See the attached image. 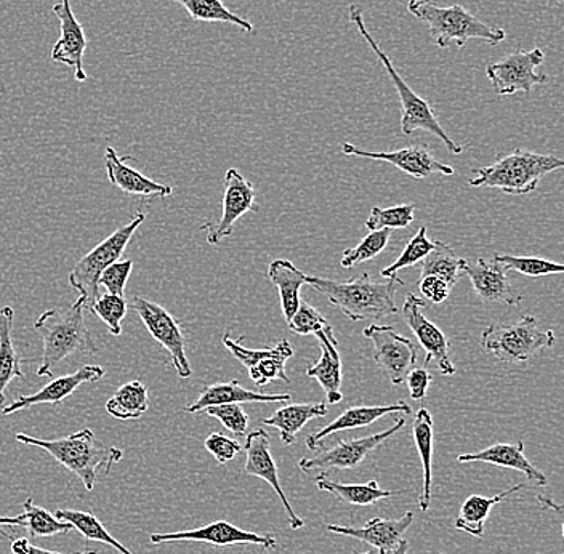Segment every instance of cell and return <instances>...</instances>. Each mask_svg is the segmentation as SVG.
Masks as SVG:
<instances>
[{"instance_id": "cell-1", "label": "cell", "mask_w": 564, "mask_h": 554, "mask_svg": "<svg viewBox=\"0 0 564 554\" xmlns=\"http://www.w3.org/2000/svg\"><path fill=\"white\" fill-rule=\"evenodd\" d=\"M84 308L86 303L79 296L73 305L47 309L35 321L34 330L42 338L39 377H53V369L70 356L79 352L95 355L98 351L94 337L87 329Z\"/></svg>"}, {"instance_id": "cell-2", "label": "cell", "mask_w": 564, "mask_h": 554, "mask_svg": "<svg viewBox=\"0 0 564 554\" xmlns=\"http://www.w3.org/2000/svg\"><path fill=\"white\" fill-rule=\"evenodd\" d=\"M308 285L352 323H359L398 313V289L403 287L404 281L394 276L386 282H373L369 273H365L347 282L308 276Z\"/></svg>"}, {"instance_id": "cell-3", "label": "cell", "mask_w": 564, "mask_h": 554, "mask_svg": "<svg viewBox=\"0 0 564 554\" xmlns=\"http://www.w3.org/2000/svg\"><path fill=\"white\" fill-rule=\"evenodd\" d=\"M17 441L48 452L62 467L80 479L88 492L97 486L98 472L101 469L105 475H109L111 468L123 458V452L119 447L105 446L88 428L58 439H39L20 433L17 434Z\"/></svg>"}, {"instance_id": "cell-4", "label": "cell", "mask_w": 564, "mask_h": 554, "mask_svg": "<svg viewBox=\"0 0 564 554\" xmlns=\"http://www.w3.org/2000/svg\"><path fill=\"white\" fill-rule=\"evenodd\" d=\"M408 10L417 20L429 24V34L433 44L438 48L456 45L464 48L470 39H481L489 45H497L506 41V31L489 26L465 7H443L435 0H409Z\"/></svg>"}, {"instance_id": "cell-5", "label": "cell", "mask_w": 564, "mask_h": 554, "mask_svg": "<svg viewBox=\"0 0 564 554\" xmlns=\"http://www.w3.org/2000/svg\"><path fill=\"white\" fill-rule=\"evenodd\" d=\"M350 21L358 28L359 34L365 37V41L368 42L370 51L376 53L388 77H390L391 83H393L394 88H397L398 97H400L401 101V109H403V116H401V133H403L404 137H411L415 130H425V132L438 137V139L443 141L444 146L449 150V153L456 154V156L464 153L460 144L451 139L446 130L441 127L433 106L430 105L425 98H422L421 95L412 90L411 86L401 77V74L394 69L390 56L379 47L376 39L372 37L368 26H366L365 13H362L361 7L350 6Z\"/></svg>"}, {"instance_id": "cell-6", "label": "cell", "mask_w": 564, "mask_h": 554, "mask_svg": "<svg viewBox=\"0 0 564 554\" xmlns=\"http://www.w3.org/2000/svg\"><path fill=\"white\" fill-rule=\"evenodd\" d=\"M563 167L564 162L560 157L514 150L506 156L497 157L488 167L475 169L468 186L496 188L511 196H523L538 189L545 175L562 171Z\"/></svg>"}, {"instance_id": "cell-7", "label": "cell", "mask_w": 564, "mask_h": 554, "mask_svg": "<svg viewBox=\"0 0 564 554\" xmlns=\"http://www.w3.org/2000/svg\"><path fill=\"white\" fill-rule=\"evenodd\" d=\"M553 330H544L534 316L514 324H492L481 334V345L494 358L507 365H524L541 349L555 345Z\"/></svg>"}, {"instance_id": "cell-8", "label": "cell", "mask_w": 564, "mask_h": 554, "mask_svg": "<svg viewBox=\"0 0 564 554\" xmlns=\"http://www.w3.org/2000/svg\"><path fill=\"white\" fill-rule=\"evenodd\" d=\"M144 220H147V215L141 214V211L133 215L129 224L116 229L104 242L98 243L87 256L77 261L76 267L70 270V287L79 292L80 298L86 303V308L90 309L95 300L98 298V287H100L98 281H100L101 273L109 264L121 260L123 250L127 249L130 239Z\"/></svg>"}, {"instance_id": "cell-9", "label": "cell", "mask_w": 564, "mask_h": 554, "mask_svg": "<svg viewBox=\"0 0 564 554\" xmlns=\"http://www.w3.org/2000/svg\"><path fill=\"white\" fill-rule=\"evenodd\" d=\"M132 309L139 314L141 323L158 341L159 347L169 352L180 379H192L193 369L186 356V337L182 324L164 306L143 296H135L132 300Z\"/></svg>"}, {"instance_id": "cell-10", "label": "cell", "mask_w": 564, "mask_h": 554, "mask_svg": "<svg viewBox=\"0 0 564 554\" xmlns=\"http://www.w3.org/2000/svg\"><path fill=\"white\" fill-rule=\"evenodd\" d=\"M544 59V52L539 47L529 52L518 51L489 65L486 76L491 80L494 91L500 97H510L518 91L529 94L532 88L549 80L544 73H535Z\"/></svg>"}, {"instance_id": "cell-11", "label": "cell", "mask_w": 564, "mask_h": 554, "mask_svg": "<svg viewBox=\"0 0 564 554\" xmlns=\"http://www.w3.org/2000/svg\"><path fill=\"white\" fill-rule=\"evenodd\" d=\"M372 341L373 362L382 370L383 376L398 387L403 384L408 373L417 365V348L411 338L398 334L391 326L366 327L362 332Z\"/></svg>"}, {"instance_id": "cell-12", "label": "cell", "mask_w": 564, "mask_h": 554, "mask_svg": "<svg viewBox=\"0 0 564 554\" xmlns=\"http://www.w3.org/2000/svg\"><path fill=\"white\" fill-rule=\"evenodd\" d=\"M405 419L398 420L386 432L372 434V436L358 437V439H340L329 449L319 452L316 457H303L299 461V468L303 472L330 471V469H355L372 454L377 447L386 444L390 437L404 428Z\"/></svg>"}, {"instance_id": "cell-13", "label": "cell", "mask_w": 564, "mask_h": 554, "mask_svg": "<svg viewBox=\"0 0 564 554\" xmlns=\"http://www.w3.org/2000/svg\"><path fill=\"white\" fill-rule=\"evenodd\" d=\"M256 186L245 178L238 169H229L225 175L224 200H221V217L217 221H207L203 231L207 232V242L217 246L229 238L236 221L249 211H259L257 206Z\"/></svg>"}, {"instance_id": "cell-14", "label": "cell", "mask_w": 564, "mask_h": 554, "mask_svg": "<svg viewBox=\"0 0 564 554\" xmlns=\"http://www.w3.org/2000/svg\"><path fill=\"white\" fill-rule=\"evenodd\" d=\"M425 300L417 295H405L403 305L404 323L417 338L421 347L425 349V365L435 362L436 369L441 376L451 377L457 372L456 366L451 361V341L447 340L444 332L436 327L432 321L426 319L423 309H425Z\"/></svg>"}, {"instance_id": "cell-15", "label": "cell", "mask_w": 564, "mask_h": 554, "mask_svg": "<svg viewBox=\"0 0 564 554\" xmlns=\"http://www.w3.org/2000/svg\"><path fill=\"white\" fill-rule=\"evenodd\" d=\"M153 545L171 542H200L225 548L232 545H259L267 550L280 548V542L271 534L242 531L228 521H214L193 531L172 532V534H151Z\"/></svg>"}, {"instance_id": "cell-16", "label": "cell", "mask_w": 564, "mask_h": 554, "mask_svg": "<svg viewBox=\"0 0 564 554\" xmlns=\"http://www.w3.org/2000/svg\"><path fill=\"white\" fill-rule=\"evenodd\" d=\"M224 345L242 366L247 367L250 380L257 387H267L270 381H291L285 373V362L294 356V349L288 340L278 341L273 348L250 349L242 347L241 340H235L231 335L225 334Z\"/></svg>"}, {"instance_id": "cell-17", "label": "cell", "mask_w": 564, "mask_h": 554, "mask_svg": "<svg viewBox=\"0 0 564 554\" xmlns=\"http://www.w3.org/2000/svg\"><path fill=\"white\" fill-rule=\"evenodd\" d=\"M341 153L345 156L387 162V164L394 165L404 174L417 180L429 178L432 175H454V169L433 156L432 151H430L426 144H415V146L390 151V153H373V151L361 150V148L355 146L351 143H341Z\"/></svg>"}, {"instance_id": "cell-18", "label": "cell", "mask_w": 564, "mask_h": 554, "mask_svg": "<svg viewBox=\"0 0 564 554\" xmlns=\"http://www.w3.org/2000/svg\"><path fill=\"white\" fill-rule=\"evenodd\" d=\"M246 465L245 475L256 476V478L263 479L268 485L273 487L274 492L280 497L282 507L288 513L289 524L292 531H299L305 525V521L295 513L284 489H282L280 475H278L276 461L270 450V434L262 428L253 430L252 433L247 434L246 446Z\"/></svg>"}, {"instance_id": "cell-19", "label": "cell", "mask_w": 564, "mask_h": 554, "mask_svg": "<svg viewBox=\"0 0 564 554\" xmlns=\"http://www.w3.org/2000/svg\"><path fill=\"white\" fill-rule=\"evenodd\" d=\"M52 10L59 21V39L53 45L52 59L73 68L77 83H86L87 73L84 69V53L87 48L86 31L74 15L70 0H59Z\"/></svg>"}, {"instance_id": "cell-20", "label": "cell", "mask_w": 564, "mask_h": 554, "mask_svg": "<svg viewBox=\"0 0 564 554\" xmlns=\"http://www.w3.org/2000/svg\"><path fill=\"white\" fill-rule=\"evenodd\" d=\"M106 376V370L101 366H83L76 372L69 376L53 379L51 383L45 384L44 388L34 394L28 397L17 398L15 401L10 402L9 405H3L2 414L12 415L15 412L24 411V409L34 408V405L52 404L58 405L69 398L74 391L79 390L83 384L97 383Z\"/></svg>"}, {"instance_id": "cell-21", "label": "cell", "mask_w": 564, "mask_h": 554, "mask_svg": "<svg viewBox=\"0 0 564 554\" xmlns=\"http://www.w3.org/2000/svg\"><path fill=\"white\" fill-rule=\"evenodd\" d=\"M510 271L499 261L479 259L475 264H465L464 274L471 281L475 294L486 303H506L518 306L523 296L514 294Z\"/></svg>"}, {"instance_id": "cell-22", "label": "cell", "mask_w": 564, "mask_h": 554, "mask_svg": "<svg viewBox=\"0 0 564 554\" xmlns=\"http://www.w3.org/2000/svg\"><path fill=\"white\" fill-rule=\"evenodd\" d=\"M391 414L411 415L412 409L408 402L400 401L390 405H356V408H348L347 411L341 412L334 422L321 428L319 432L310 434L306 437V446L312 452H317L323 447V441L330 434L338 432H348V430L366 428L372 425L377 420L382 416Z\"/></svg>"}, {"instance_id": "cell-23", "label": "cell", "mask_w": 564, "mask_h": 554, "mask_svg": "<svg viewBox=\"0 0 564 554\" xmlns=\"http://www.w3.org/2000/svg\"><path fill=\"white\" fill-rule=\"evenodd\" d=\"M414 521V513L409 511L400 520H383V518H373L368 524L362 528H347V525H327V532L330 534L345 535L361 540L368 543L373 548L379 550V553L390 552L398 543L403 540L405 532L411 528Z\"/></svg>"}, {"instance_id": "cell-24", "label": "cell", "mask_w": 564, "mask_h": 554, "mask_svg": "<svg viewBox=\"0 0 564 554\" xmlns=\"http://www.w3.org/2000/svg\"><path fill=\"white\" fill-rule=\"evenodd\" d=\"M127 161H129V157H119L115 148H106V175H108L111 185L121 189L122 193L130 194V196L144 197V199L171 196V186L162 185V183L154 182V180L140 174L139 171L130 167Z\"/></svg>"}, {"instance_id": "cell-25", "label": "cell", "mask_w": 564, "mask_h": 554, "mask_svg": "<svg viewBox=\"0 0 564 554\" xmlns=\"http://www.w3.org/2000/svg\"><path fill=\"white\" fill-rule=\"evenodd\" d=\"M291 401V394H267L247 390L238 380L220 381L207 384L200 391L199 398L185 409L188 414L206 411L214 405L245 404V402H264V404H282Z\"/></svg>"}, {"instance_id": "cell-26", "label": "cell", "mask_w": 564, "mask_h": 554, "mask_svg": "<svg viewBox=\"0 0 564 554\" xmlns=\"http://www.w3.org/2000/svg\"><path fill=\"white\" fill-rule=\"evenodd\" d=\"M457 461L458 464L481 461V464H491L494 467L514 469L523 472L528 481L541 487L546 486V476L528 460L524 455V444L521 441L517 444L497 443L475 454H462L458 455Z\"/></svg>"}, {"instance_id": "cell-27", "label": "cell", "mask_w": 564, "mask_h": 554, "mask_svg": "<svg viewBox=\"0 0 564 554\" xmlns=\"http://www.w3.org/2000/svg\"><path fill=\"white\" fill-rule=\"evenodd\" d=\"M316 338L319 340L321 358L316 365L306 369V377L315 379L317 383L326 391V404L335 405L344 401L341 393V359L337 347L327 340L323 332H317Z\"/></svg>"}, {"instance_id": "cell-28", "label": "cell", "mask_w": 564, "mask_h": 554, "mask_svg": "<svg viewBox=\"0 0 564 554\" xmlns=\"http://www.w3.org/2000/svg\"><path fill=\"white\" fill-rule=\"evenodd\" d=\"M327 412H329V408H327L326 402L281 405L270 419H264L263 423L267 426L280 430L281 443L284 446H291L310 420L326 416Z\"/></svg>"}, {"instance_id": "cell-29", "label": "cell", "mask_w": 564, "mask_h": 554, "mask_svg": "<svg viewBox=\"0 0 564 554\" xmlns=\"http://www.w3.org/2000/svg\"><path fill=\"white\" fill-rule=\"evenodd\" d=\"M268 279L271 284L276 285L278 292H280L282 316H284L285 323H289L302 302L300 289L303 285H308V274L300 271L292 261L281 259L274 260L270 264Z\"/></svg>"}, {"instance_id": "cell-30", "label": "cell", "mask_w": 564, "mask_h": 554, "mask_svg": "<svg viewBox=\"0 0 564 554\" xmlns=\"http://www.w3.org/2000/svg\"><path fill=\"white\" fill-rule=\"evenodd\" d=\"M13 321L12 306L0 308V409L6 405L9 384L15 379L24 380L21 356L13 344Z\"/></svg>"}, {"instance_id": "cell-31", "label": "cell", "mask_w": 564, "mask_h": 554, "mask_svg": "<svg viewBox=\"0 0 564 554\" xmlns=\"http://www.w3.org/2000/svg\"><path fill=\"white\" fill-rule=\"evenodd\" d=\"M524 487H527V485L523 482V485L510 487V489L503 490V492L497 493V496L494 497H468L464 504H462L454 525H456L457 531L467 532V534L474 535V537H485L486 521H488L492 508L502 502V500H506L507 497L520 492Z\"/></svg>"}, {"instance_id": "cell-32", "label": "cell", "mask_w": 564, "mask_h": 554, "mask_svg": "<svg viewBox=\"0 0 564 554\" xmlns=\"http://www.w3.org/2000/svg\"><path fill=\"white\" fill-rule=\"evenodd\" d=\"M316 486L323 492L333 493L335 499L352 507H370L379 503L380 500L408 493V490L380 489L377 481L365 482V485H344V482L330 481L324 475L317 476Z\"/></svg>"}, {"instance_id": "cell-33", "label": "cell", "mask_w": 564, "mask_h": 554, "mask_svg": "<svg viewBox=\"0 0 564 554\" xmlns=\"http://www.w3.org/2000/svg\"><path fill=\"white\" fill-rule=\"evenodd\" d=\"M412 437H414L415 447L421 455L423 468V493L419 497V508L426 513L432 503V476H433V419L426 409L415 414L412 423Z\"/></svg>"}, {"instance_id": "cell-34", "label": "cell", "mask_w": 564, "mask_h": 554, "mask_svg": "<svg viewBox=\"0 0 564 554\" xmlns=\"http://www.w3.org/2000/svg\"><path fill=\"white\" fill-rule=\"evenodd\" d=\"M106 412L118 420H139L150 408V393L140 380L122 384L106 402Z\"/></svg>"}, {"instance_id": "cell-35", "label": "cell", "mask_w": 564, "mask_h": 554, "mask_svg": "<svg viewBox=\"0 0 564 554\" xmlns=\"http://www.w3.org/2000/svg\"><path fill=\"white\" fill-rule=\"evenodd\" d=\"M465 264L467 260L457 257L447 243L436 241L435 249L421 261V278H441L454 287L464 274Z\"/></svg>"}, {"instance_id": "cell-36", "label": "cell", "mask_w": 564, "mask_h": 554, "mask_svg": "<svg viewBox=\"0 0 564 554\" xmlns=\"http://www.w3.org/2000/svg\"><path fill=\"white\" fill-rule=\"evenodd\" d=\"M55 517L58 518V520L73 524V528L76 529L84 539L90 540V542L105 543V545L112 546V548L118 550L121 554H133L129 548H126L119 540L112 537L111 532H108V529L101 524V521L98 520L97 517L87 513V511L58 508V510L55 511Z\"/></svg>"}, {"instance_id": "cell-37", "label": "cell", "mask_w": 564, "mask_h": 554, "mask_svg": "<svg viewBox=\"0 0 564 554\" xmlns=\"http://www.w3.org/2000/svg\"><path fill=\"white\" fill-rule=\"evenodd\" d=\"M185 7L189 17L196 21H207V23H229L241 28L246 33H253L256 28L247 18L232 13L221 0H172Z\"/></svg>"}, {"instance_id": "cell-38", "label": "cell", "mask_w": 564, "mask_h": 554, "mask_svg": "<svg viewBox=\"0 0 564 554\" xmlns=\"http://www.w3.org/2000/svg\"><path fill=\"white\" fill-rule=\"evenodd\" d=\"M23 508V525L30 532L31 537H53V535L68 534L74 529L73 524L58 520L55 514H52L45 508L37 507L31 499L24 500Z\"/></svg>"}, {"instance_id": "cell-39", "label": "cell", "mask_w": 564, "mask_h": 554, "mask_svg": "<svg viewBox=\"0 0 564 554\" xmlns=\"http://www.w3.org/2000/svg\"><path fill=\"white\" fill-rule=\"evenodd\" d=\"M288 327L289 330L297 335H315L317 332H323L330 344L335 345V347L338 345L329 321L317 312L315 306L310 305L308 302H303V300L300 302L297 312L289 321Z\"/></svg>"}, {"instance_id": "cell-40", "label": "cell", "mask_w": 564, "mask_h": 554, "mask_svg": "<svg viewBox=\"0 0 564 554\" xmlns=\"http://www.w3.org/2000/svg\"><path fill=\"white\" fill-rule=\"evenodd\" d=\"M492 259L499 261L507 271H517V273L528 278L553 276V274H562L564 271L562 263L539 259V257H514L496 253Z\"/></svg>"}, {"instance_id": "cell-41", "label": "cell", "mask_w": 564, "mask_h": 554, "mask_svg": "<svg viewBox=\"0 0 564 554\" xmlns=\"http://www.w3.org/2000/svg\"><path fill=\"white\" fill-rule=\"evenodd\" d=\"M436 242L430 241L429 236H426V226H422L419 229L417 235L411 239L401 252V256L398 257L397 261L390 267L382 270V278H394L398 274V271L404 270V268L414 267V264L421 263L433 249H435Z\"/></svg>"}, {"instance_id": "cell-42", "label": "cell", "mask_w": 564, "mask_h": 554, "mask_svg": "<svg viewBox=\"0 0 564 554\" xmlns=\"http://www.w3.org/2000/svg\"><path fill=\"white\" fill-rule=\"evenodd\" d=\"M390 229H380V231H370L355 249L345 250L340 264L347 270L355 268L356 264L365 263V261L376 259L377 256L386 250L390 242Z\"/></svg>"}, {"instance_id": "cell-43", "label": "cell", "mask_w": 564, "mask_h": 554, "mask_svg": "<svg viewBox=\"0 0 564 554\" xmlns=\"http://www.w3.org/2000/svg\"><path fill=\"white\" fill-rule=\"evenodd\" d=\"M415 207L412 204H401L390 208L372 207L366 228L369 231L380 229H404L414 221Z\"/></svg>"}, {"instance_id": "cell-44", "label": "cell", "mask_w": 564, "mask_h": 554, "mask_svg": "<svg viewBox=\"0 0 564 554\" xmlns=\"http://www.w3.org/2000/svg\"><path fill=\"white\" fill-rule=\"evenodd\" d=\"M90 312L104 321L108 327L109 334L119 337L122 334V319L127 316V300L126 296L106 294L98 295L94 305L90 306Z\"/></svg>"}, {"instance_id": "cell-45", "label": "cell", "mask_w": 564, "mask_h": 554, "mask_svg": "<svg viewBox=\"0 0 564 554\" xmlns=\"http://www.w3.org/2000/svg\"><path fill=\"white\" fill-rule=\"evenodd\" d=\"M206 414L218 420L228 432L236 436H245L249 428V415L246 414L241 404L214 405L206 409Z\"/></svg>"}, {"instance_id": "cell-46", "label": "cell", "mask_w": 564, "mask_h": 554, "mask_svg": "<svg viewBox=\"0 0 564 554\" xmlns=\"http://www.w3.org/2000/svg\"><path fill=\"white\" fill-rule=\"evenodd\" d=\"M132 270V260L115 261L101 273L98 284L104 285L108 294L126 296L127 281H129Z\"/></svg>"}, {"instance_id": "cell-47", "label": "cell", "mask_w": 564, "mask_h": 554, "mask_svg": "<svg viewBox=\"0 0 564 554\" xmlns=\"http://www.w3.org/2000/svg\"><path fill=\"white\" fill-rule=\"evenodd\" d=\"M204 447L209 452L217 464L225 465L231 461L239 452H242L241 444L221 433H212L204 441Z\"/></svg>"}, {"instance_id": "cell-48", "label": "cell", "mask_w": 564, "mask_h": 554, "mask_svg": "<svg viewBox=\"0 0 564 554\" xmlns=\"http://www.w3.org/2000/svg\"><path fill=\"white\" fill-rule=\"evenodd\" d=\"M419 289H421L423 298L435 303V305L446 302L449 298L451 291H453V287L446 281L436 276L421 278Z\"/></svg>"}, {"instance_id": "cell-49", "label": "cell", "mask_w": 564, "mask_h": 554, "mask_svg": "<svg viewBox=\"0 0 564 554\" xmlns=\"http://www.w3.org/2000/svg\"><path fill=\"white\" fill-rule=\"evenodd\" d=\"M405 383H408L409 394L414 401H422L429 393L430 384H432L433 377L425 367H415L405 377Z\"/></svg>"}, {"instance_id": "cell-50", "label": "cell", "mask_w": 564, "mask_h": 554, "mask_svg": "<svg viewBox=\"0 0 564 554\" xmlns=\"http://www.w3.org/2000/svg\"><path fill=\"white\" fill-rule=\"evenodd\" d=\"M9 554H98V552H83V553H59L51 552V550H42L34 546L30 540L20 537L12 542V552Z\"/></svg>"}, {"instance_id": "cell-51", "label": "cell", "mask_w": 564, "mask_h": 554, "mask_svg": "<svg viewBox=\"0 0 564 554\" xmlns=\"http://www.w3.org/2000/svg\"><path fill=\"white\" fill-rule=\"evenodd\" d=\"M23 521L24 514H20V517L15 518L0 517V535H2V537L12 539V535L7 534L3 528H17V525H23Z\"/></svg>"}, {"instance_id": "cell-52", "label": "cell", "mask_w": 564, "mask_h": 554, "mask_svg": "<svg viewBox=\"0 0 564 554\" xmlns=\"http://www.w3.org/2000/svg\"><path fill=\"white\" fill-rule=\"evenodd\" d=\"M539 502L544 503L546 508H550V510L555 511L556 517H558L560 525H562L563 529V507L560 503L553 502V500L546 499L544 496L538 497Z\"/></svg>"}, {"instance_id": "cell-53", "label": "cell", "mask_w": 564, "mask_h": 554, "mask_svg": "<svg viewBox=\"0 0 564 554\" xmlns=\"http://www.w3.org/2000/svg\"><path fill=\"white\" fill-rule=\"evenodd\" d=\"M408 548H409V542L408 540H401L400 543H398L397 546H394L393 550H390V552H382V553H379V554H408Z\"/></svg>"}, {"instance_id": "cell-54", "label": "cell", "mask_w": 564, "mask_h": 554, "mask_svg": "<svg viewBox=\"0 0 564 554\" xmlns=\"http://www.w3.org/2000/svg\"><path fill=\"white\" fill-rule=\"evenodd\" d=\"M361 554H373L372 552H366V553H361Z\"/></svg>"}, {"instance_id": "cell-55", "label": "cell", "mask_w": 564, "mask_h": 554, "mask_svg": "<svg viewBox=\"0 0 564 554\" xmlns=\"http://www.w3.org/2000/svg\"><path fill=\"white\" fill-rule=\"evenodd\" d=\"M558 2H563V0H558Z\"/></svg>"}, {"instance_id": "cell-56", "label": "cell", "mask_w": 564, "mask_h": 554, "mask_svg": "<svg viewBox=\"0 0 564 554\" xmlns=\"http://www.w3.org/2000/svg\"><path fill=\"white\" fill-rule=\"evenodd\" d=\"M440 554H443V553H440Z\"/></svg>"}]
</instances>
